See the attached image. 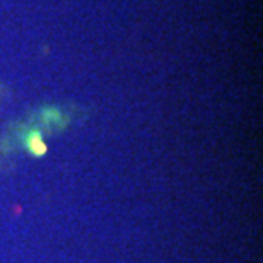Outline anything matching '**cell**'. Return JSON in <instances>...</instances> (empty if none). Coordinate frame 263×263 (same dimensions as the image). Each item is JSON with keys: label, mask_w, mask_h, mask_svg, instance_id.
Listing matches in <instances>:
<instances>
[{"label": "cell", "mask_w": 263, "mask_h": 263, "mask_svg": "<svg viewBox=\"0 0 263 263\" xmlns=\"http://www.w3.org/2000/svg\"><path fill=\"white\" fill-rule=\"evenodd\" d=\"M29 149L34 156H43L46 152V145L43 144V140H41L40 135H33L29 139Z\"/></svg>", "instance_id": "6da1fadb"}]
</instances>
